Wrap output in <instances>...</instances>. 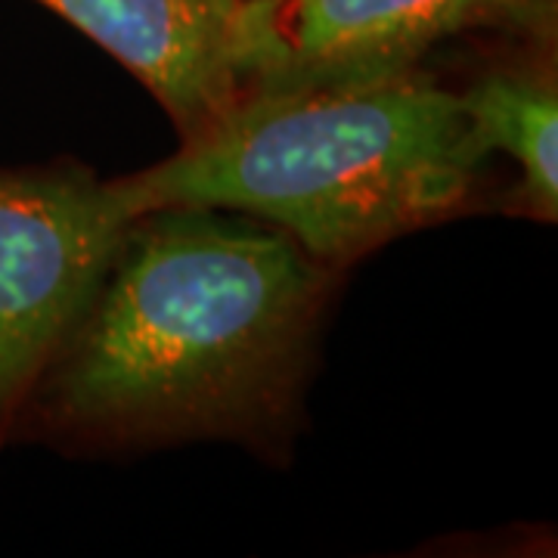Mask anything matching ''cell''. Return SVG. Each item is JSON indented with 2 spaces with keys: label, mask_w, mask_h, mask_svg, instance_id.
<instances>
[{
  "label": "cell",
  "mask_w": 558,
  "mask_h": 558,
  "mask_svg": "<svg viewBox=\"0 0 558 558\" xmlns=\"http://www.w3.org/2000/svg\"><path fill=\"white\" fill-rule=\"evenodd\" d=\"M339 279L252 215L140 211L44 366L16 440L78 457L223 440L277 459L299 435Z\"/></svg>",
  "instance_id": "6da1fadb"
},
{
  "label": "cell",
  "mask_w": 558,
  "mask_h": 558,
  "mask_svg": "<svg viewBox=\"0 0 558 558\" xmlns=\"http://www.w3.org/2000/svg\"><path fill=\"white\" fill-rule=\"evenodd\" d=\"M558 35V0H242L230 60L242 90L416 69L444 44Z\"/></svg>",
  "instance_id": "277c9868"
},
{
  "label": "cell",
  "mask_w": 558,
  "mask_h": 558,
  "mask_svg": "<svg viewBox=\"0 0 558 558\" xmlns=\"http://www.w3.org/2000/svg\"><path fill=\"white\" fill-rule=\"evenodd\" d=\"M119 60L168 112L180 143L240 100L230 32L242 0H35Z\"/></svg>",
  "instance_id": "5b68a950"
},
{
  "label": "cell",
  "mask_w": 558,
  "mask_h": 558,
  "mask_svg": "<svg viewBox=\"0 0 558 558\" xmlns=\"http://www.w3.org/2000/svg\"><path fill=\"white\" fill-rule=\"evenodd\" d=\"M487 159L512 161L515 180L490 208L537 223L558 220V35H499L497 53L457 87Z\"/></svg>",
  "instance_id": "8992f818"
},
{
  "label": "cell",
  "mask_w": 558,
  "mask_h": 558,
  "mask_svg": "<svg viewBox=\"0 0 558 558\" xmlns=\"http://www.w3.org/2000/svg\"><path fill=\"white\" fill-rule=\"evenodd\" d=\"M487 153L428 65L242 90L168 159L112 178L134 218L202 205L267 220L344 274L388 242L481 211Z\"/></svg>",
  "instance_id": "7a4b0ae2"
},
{
  "label": "cell",
  "mask_w": 558,
  "mask_h": 558,
  "mask_svg": "<svg viewBox=\"0 0 558 558\" xmlns=\"http://www.w3.org/2000/svg\"><path fill=\"white\" fill-rule=\"evenodd\" d=\"M131 220L78 161L0 168V450Z\"/></svg>",
  "instance_id": "3957f363"
}]
</instances>
